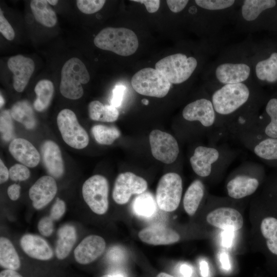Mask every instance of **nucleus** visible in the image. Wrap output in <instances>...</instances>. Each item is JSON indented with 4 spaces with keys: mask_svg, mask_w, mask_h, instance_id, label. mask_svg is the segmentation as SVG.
Here are the masks:
<instances>
[{
    "mask_svg": "<svg viewBox=\"0 0 277 277\" xmlns=\"http://www.w3.org/2000/svg\"><path fill=\"white\" fill-rule=\"evenodd\" d=\"M21 186L16 184H13L9 186L7 189V194L12 201L17 200L20 195Z\"/></svg>",
    "mask_w": 277,
    "mask_h": 277,
    "instance_id": "48",
    "label": "nucleus"
},
{
    "mask_svg": "<svg viewBox=\"0 0 277 277\" xmlns=\"http://www.w3.org/2000/svg\"><path fill=\"white\" fill-rule=\"evenodd\" d=\"M235 138L265 163L277 165V138L265 135L258 128L241 132Z\"/></svg>",
    "mask_w": 277,
    "mask_h": 277,
    "instance_id": "6",
    "label": "nucleus"
},
{
    "mask_svg": "<svg viewBox=\"0 0 277 277\" xmlns=\"http://www.w3.org/2000/svg\"><path fill=\"white\" fill-rule=\"evenodd\" d=\"M265 110L268 118L261 132L268 137L277 138V97L268 101Z\"/></svg>",
    "mask_w": 277,
    "mask_h": 277,
    "instance_id": "34",
    "label": "nucleus"
},
{
    "mask_svg": "<svg viewBox=\"0 0 277 277\" xmlns=\"http://www.w3.org/2000/svg\"><path fill=\"white\" fill-rule=\"evenodd\" d=\"M106 242L98 235H90L85 238L77 246L74 251V258L79 264L91 263L104 252Z\"/></svg>",
    "mask_w": 277,
    "mask_h": 277,
    "instance_id": "19",
    "label": "nucleus"
},
{
    "mask_svg": "<svg viewBox=\"0 0 277 277\" xmlns=\"http://www.w3.org/2000/svg\"><path fill=\"white\" fill-rule=\"evenodd\" d=\"M180 271L185 277H190L192 273L191 267L186 264L181 266Z\"/></svg>",
    "mask_w": 277,
    "mask_h": 277,
    "instance_id": "52",
    "label": "nucleus"
},
{
    "mask_svg": "<svg viewBox=\"0 0 277 277\" xmlns=\"http://www.w3.org/2000/svg\"><path fill=\"white\" fill-rule=\"evenodd\" d=\"M93 42L100 49L125 56L134 53L138 47L135 33L124 27L105 28L95 36Z\"/></svg>",
    "mask_w": 277,
    "mask_h": 277,
    "instance_id": "4",
    "label": "nucleus"
},
{
    "mask_svg": "<svg viewBox=\"0 0 277 277\" xmlns=\"http://www.w3.org/2000/svg\"><path fill=\"white\" fill-rule=\"evenodd\" d=\"M142 103L145 105H147L149 103V101L148 100L144 98L142 100Z\"/></svg>",
    "mask_w": 277,
    "mask_h": 277,
    "instance_id": "59",
    "label": "nucleus"
},
{
    "mask_svg": "<svg viewBox=\"0 0 277 277\" xmlns=\"http://www.w3.org/2000/svg\"><path fill=\"white\" fill-rule=\"evenodd\" d=\"M105 2V0H77L76 5L82 12L91 14L100 10Z\"/></svg>",
    "mask_w": 277,
    "mask_h": 277,
    "instance_id": "39",
    "label": "nucleus"
},
{
    "mask_svg": "<svg viewBox=\"0 0 277 277\" xmlns=\"http://www.w3.org/2000/svg\"><path fill=\"white\" fill-rule=\"evenodd\" d=\"M138 236L142 242L153 245L172 244L180 240L177 232L162 225L147 227L141 230Z\"/></svg>",
    "mask_w": 277,
    "mask_h": 277,
    "instance_id": "22",
    "label": "nucleus"
},
{
    "mask_svg": "<svg viewBox=\"0 0 277 277\" xmlns=\"http://www.w3.org/2000/svg\"><path fill=\"white\" fill-rule=\"evenodd\" d=\"M9 177V171L2 160H0V183L3 184L6 182Z\"/></svg>",
    "mask_w": 277,
    "mask_h": 277,
    "instance_id": "49",
    "label": "nucleus"
},
{
    "mask_svg": "<svg viewBox=\"0 0 277 277\" xmlns=\"http://www.w3.org/2000/svg\"><path fill=\"white\" fill-rule=\"evenodd\" d=\"M131 1L144 4L147 11L149 13L156 12L159 9L160 4L159 0H132Z\"/></svg>",
    "mask_w": 277,
    "mask_h": 277,
    "instance_id": "47",
    "label": "nucleus"
},
{
    "mask_svg": "<svg viewBox=\"0 0 277 277\" xmlns=\"http://www.w3.org/2000/svg\"><path fill=\"white\" fill-rule=\"evenodd\" d=\"M196 4L205 9L219 10L231 7L235 2L233 0H196Z\"/></svg>",
    "mask_w": 277,
    "mask_h": 277,
    "instance_id": "38",
    "label": "nucleus"
},
{
    "mask_svg": "<svg viewBox=\"0 0 277 277\" xmlns=\"http://www.w3.org/2000/svg\"><path fill=\"white\" fill-rule=\"evenodd\" d=\"M147 188V182L143 177L131 172L122 173L115 180L112 197L117 204L124 205L132 194L143 193Z\"/></svg>",
    "mask_w": 277,
    "mask_h": 277,
    "instance_id": "14",
    "label": "nucleus"
},
{
    "mask_svg": "<svg viewBox=\"0 0 277 277\" xmlns=\"http://www.w3.org/2000/svg\"><path fill=\"white\" fill-rule=\"evenodd\" d=\"M274 0H246L242 6V15L247 21L256 19L264 11L275 7Z\"/></svg>",
    "mask_w": 277,
    "mask_h": 277,
    "instance_id": "32",
    "label": "nucleus"
},
{
    "mask_svg": "<svg viewBox=\"0 0 277 277\" xmlns=\"http://www.w3.org/2000/svg\"><path fill=\"white\" fill-rule=\"evenodd\" d=\"M21 246L30 257L43 261L51 259L53 251L48 243L39 236L27 234L22 236Z\"/></svg>",
    "mask_w": 277,
    "mask_h": 277,
    "instance_id": "24",
    "label": "nucleus"
},
{
    "mask_svg": "<svg viewBox=\"0 0 277 277\" xmlns=\"http://www.w3.org/2000/svg\"><path fill=\"white\" fill-rule=\"evenodd\" d=\"M44 165L53 177L60 178L64 173V165L59 146L54 142L48 140L41 147Z\"/></svg>",
    "mask_w": 277,
    "mask_h": 277,
    "instance_id": "21",
    "label": "nucleus"
},
{
    "mask_svg": "<svg viewBox=\"0 0 277 277\" xmlns=\"http://www.w3.org/2000/svg\"><path fill=\"white\" fill-rule=\"evenodd\" d=\"M88 113L91 120L103 122H114L119 115L117 108L111 105H104L98 101H93L89 104Z\"/></svg>",
    "mask_w": 277,
    "mask_h": 277,
    "instance_id": "29",
    "label": "nucleus"
},
{
    "mask_svg": "<svg viewBox=\"0 0 277 277\" xmlns=\"http://www.w3.org/2000/svg\"><path fill=\"white\" fill-rule=\"evenodd\" d=\"M0 265L6 269L16 270L21 266L18 255L11 242L6 238H0Z\"/></svg>",
    "mask_w": 277,
    "mask_h": 277,
    "instance_id": "30",
    "label": "nucleus"
},
{
    "mask_svg": "<svg viewBox=\"0 0 277 277\" xmlns=\"http://www.w3.org/2000/svg\"><path fill=\"white\" fill-rule=\"evenodd\" d=\"M54 88L51 81L42 80L36 85L34 91L36 95L33 105L35 109L41 112L46 110L50 104Z\"/></svg>",
    "mask_w": 277,
    "mask_h": 277,
    "instance_id": "33",
    "label": "nucleus"
},
{
    "mask_svg": "<svg viewBox=\"0 0 277 277\" xmlns=\"http://www.w3.org/2000/svg\"><path fill=\"white\" fill-rule=\"evenodd\" d=\"M57 235L55 254L58 259L63 260L69 255L75 243L76 230L73 226L65 225L59 229Z\"/></svg>",
    "mask_w": 277,
    "mask_h": 277,
    "instance_id": "26",
    "label": "nucleus"
},
{
    "mask_svg": "<svg viewBox=\"0 0 277 277\" xmlns=\"http://www.w3.org/2000/svg\"><path fill=\"white\" fill-rule=\"evenodd\" d=\"M220 260L222 267L225 269L228 270L230 269V265L227 254L226 253H223L221 256Z\"/></svg>",
    "mask_w": 277,
    "mask_h": 277,
    "instance_id": "54",
    "label": "nucleus"
},
{
    "mask_svg": "<svg viewBox=\"0 0 277 277\" xmlns=\"http://www.w3.org/2000/svg\"><path fill=\"white\" fill-rule=\"evenodd\" d=\"M10 111L4 110L0 116V131L2 138L5 141H9L14 132V125Z\"/></svg>",
    "mask_w": 277,
    "mask_h": 277,
    "instance_id": "37",
    "label": "nucleus"
},
{
    "mask_svg": "<svg viewBox=\"0 0 277 277\" xmlns=\"http://www.w3.org/2000/svg\"><path fill=\"white\" fill-rule=\"evenodd\" d=\"M257 78L263 82L273 84L277 82V52H272L269 56L258 62L255 66Z\"/></svg>",
    "mask_w": 277,
    "mask_h": 277,
    "instance_id": "28",
    "label": "nucleus"
},
{
    "mask_svg": "<svg viewBox=\"0 0 277 277\" xmlns=\"http://www.w3.org/2000/svg\"><path fill=\"white\" fill-rule=\"evenodd\" d=\"M109 185L107 180L101 175H94L84 183L82 193L84 201L94 213L105 214L109 206Z\"/></svg>",
    "mask_w": 277,
    "mask_h": 277,
    "instance_id": "11",
    "label": "nucleus"
},
{
    "mask_svg": "<svg viewBox=\"0 0 277 277\" xmlns=\"http://www.w3.org/2000/svg\"><path fill=\"white\" fill-rule=\"evenodd\" d=\"M7 65L13 74L14 89L18 92L23 91L34 71L33 61L18 54L10 57L8 60Z\"/></svg>",
    "mask_w": 277,
    "mask_h": 277,
    "instance_id": "17",
    "label": "nucleus"
},
{
    "mask_svg": "<svg viewBox=\"0 0 277 277\" xmlns=\"http://www.w3.org/2000/svg\"><path fill=\"white\" fill-rule=\"evenodd\" d=\"M30 8L35 20L47 27H53L57 22V17L54 10L46 0H32Z\"/></svg>",
    "mask_w": 277,
    "mask_h": 277,
    "instance_id": "27",
    "label": "nucleus"
},
{
    "mask_svg": "<svg viewBox=\"0 0 277 277\" xmlns=\"http://www.w3.org/2000/svg\"><path fill=\"white\" fill-rule=\"evenodd\" d=\"M57 190L54 177L49 175L41 177L30 187L29 191L33 207L37 210L45 207L54 197Z\"/></svg>",
    "mask_w": 277,
    "mask_h": 277,
    "instance_id": "18",
    "label": "nucleus"
},
{
    "mask_svg": "<svg viewBox=\"0 0 277 277\" xmlns=\"http://www.w3.org/2000/svg\"><path fill=\"white\" fill-rule=\"evenodd\" d=\"M9 177L14 181H23L27 180L30 175L28 167L23 164H16L9 169Z\"/></svg>",
    "mask_w": 277,
    "mask_h": 277,
    "instance_id": "40",
    "label": "nucleus"
},
{
    "mask_svg": "<svg viewBox=\"0 0 277 277\" xmlns=\"http://www.w3.org/2000/svg\"><path fill=\"white\" fill-rule=\"evenodd\" d=\"M0 99H1V101H0V106H1V108H2V107L4 105V98L2 96V95L1 94V96H0Z\"/></svg>",
    "mask_w": 277,
    "mask_h": 277,
    "instance_id": "57",
    "label": "nucleus"
},
{
    "mask_svg": "<svg viewBox=\"0 0 277 277\" xmlns=\"http://www.w3.org/2000/svg\"><path fill=\"white\" fill-rule=\"evenodd\" d=\"M9 150L17 161L28 167L36 166L40 161V155L36 148L23 138L13 139L10 143Z\"/></svg>",
    "mask_w": 277,
    "mask_h": 277,
    "instance_id": "20",
    "label": "nucleus"
},
{
    "mask_svg": "<svg viewBox=\"0 0 277 277\" xmlns=\"http://www.w3.org/2000/svg\"><path fill=\"white\" fill-rule=\"evenodd\" d=\"M100 277H112V276L111 274H106V275H103Z\"/></svg>",
    "mask_w": 277,
    "mask_h": 277,
    "instance_id": "60",
    "label": "nucleus"
},
{
    "mask_svg": "<svg viewBox=\"0 0 277 277\" xmlns=\"http://www.w3.org/2000/svg\"><path fill=\"white\" fill-rule=\"evenodd\" d=\"M48 3L51 5H56L58 3V1L57 0H47Z\"/></svg>",
    "mask_w": 277,
    "mask_h": 277,
    "instance_id": "56",
    "label": "nucleus"
},
{
    "mask_svg": "<svg viewBox=\"0 0 277 277\" xmlns=\"http://www.w3.org/2000/svg\"><path fill=\"white\" fill-rule=\"evenodd\" d=\"M225 231L223 238V244L224 246H229L232 239L233 231L229 230Z\"/></svg>",
    "mask_w": 277,
    "mask_h": 277,
    "instance_id": "51",
    "label": "nucleus"
},
{
    "mask_svg": "<svg viewBox=\"0 0 277 277\" xmlns=\"http://www.w3.org/2000/svg\"><path fill=\"white\" fill-rule=\"evenodd\" d=\"M56 121L63 140L69 146L81 149L88 145V135L79 124L73 111L69 109H63L58 113Z\"/></svg>",
    "mask_w": 277,
    "mask_h": 277,
    "instance_id": "10",
    "label": "nucleus"
},
{
    "mask_svg": "<svg viewBox=\"0 0 277 277\" xmlns=\"http://www.w3.org/2000/svg\"><path fill=\"white\" fill-rule=\"evenodd\" d=\"M183 118L188 122H198L204 129L216 128V114L211 100L201 98L188 104L182 111Z\"/></svg>",
    "mask_w": 277,
    "mask_h": 277,
    "instance_id": "12",
    "label": "nucleus"
},
{
    "mask_svg": "<svg viewBox=\"0 0 277 277\" xmlns=\"http://www.w3.org/2000/svg\"><path fill=\"white\" fill-rule=\"evenodd\" d=\"M10 113L13 118L22 123L28 129H33L36 120L30 104L26 101L16 102L12 107Z\"/></svg>",
    "mask_w": 277,
    "mask_h": 277,
    "instance_id": "31",
    "label": "nucleus"
},
{
    "mask_svg": "<svg viewBox=\"0 0 277 277\" xmlns=\"http://www.w3.org/2000/svg\"><path fill=\"white\" fill-rule=\"evenodd\" d=\"M251 93L244 83L224 85L215 91L211 96L216 114V128L219 130L233 119L248 102Z\"/></svg>",
    "mask_w": 277,
    "mask_h": 277,
    "instance_id": "2",
    "label": "nucleus"
},
{
    "mask_svg": "<svg viewBox=\"0 0 277 277\" xmlns=\"http://www.w3.org/2000/svg\"><path fill=\"white\" fill-rule=\"evenodd\" d=\"M188 2L187 0H167L166 3L172 12L177 13L185 8Z\"/></svg>",
    "mask_w": 277,
    "mask_h": 277,
    "instance_id": "46",
    "label": "nucleus"
},
{
    "mask_svg": "<svg viewBox=\"0 0 277 277\" xmlns=\"http://www.w3.org/2000/svg\"><path fill=\"white\" fill-rule=\"evenodd\" d=\"M235 155L233 150L225 145H200L194 149L189 161L196 175L207 178L222 174Z\"/></svg>",
    "mask_w": 277,
    "mask_h": 277,
    "instance_id": "1",
    "label": "nucleus"
},
{
    "mask_svg": "<svg viewBox=\"0 0 277 277\" xmlns=\"http://www.w3.org/2000/svg\"><path fill=\"white\" fill-rule=\"evenodd\" d=\"M126 87L122 85H117L115 86L112 91V96L111 100V105L117 108L121 106Z\"/></svg>",
    "mask_w": 277,
    "mask_h": 277,
    "instance_id": "45",
    "label": "nucleus"
},
{
    "mask_svg": "<svg viewBox=\"0 0 277 277\" xmlns=\"http://www.w3.org/2000/svg\"><path fill=\"white\" fill-rule=\"evenodd\" d=\"M200 271L203 277H207L209 273V268L207 263L205 261L200 262Z\"/></svg>",
    "mask_w": 277,
    "mask_h": 277,
    "instance_id": "53",
    "label": "nucleus"
},
{
    "mask_svg": "<svg viewBox=\"0 0 277 277\" xmlns=\"http://www.w3.org/2000/svg\"><path fill=\"white\" fill-rule=\"evenodd\" d=\"M266 206L277 214V182L268 190Z\"/></svg>",
    "mask_w": 277,
    "mask_h": 277,
    "instance_id": "44",
    "label": "nucleus"
},
{
    "mask_svg": "<svg viewBox=\"0 0 277 277\" xmlns=\"http://www.w3.org/2000/svg\"><path fill=\"white\" fill-rule=\"evenodd\" d=\"M197 64L196 58L182 53L168 55L159 61L155 69L161 72L171 84H179L187 80Z\"/></svg>",
    "mask_w": 277,
    "mask_h": 277,
    "instance_id": "7",
    "label": "nucleus"
},
{
    "mask_svg": "<svg viewBox=\"0 0 277 277\" xmlns=\"http://www.w3.org/2000/svg\"><path fill=\"white\" fill-rule=\"evenodd\" d=\"M207 222L216 228L236 231L244 224L242 214L234 208L221 206L212 209L206 216Z\"/></svg>",
    "mask_w": 277,
    "mask_h": 277,
    "instance_id": "16",
    "label": "nucleus"
},
{
    "mask_svg": "<svg viewBox=\"0 0 277 277\" xmlns=\"http://www.w3.org/2000/svg\"><path fill=\"white\" fill-rule=\"evenodd\" d=\"M89 80L90 75L83 62L76 57L71 58L65 63L61 70L60 92L66 98L78 99L84 94L82 84Z\"/></svg>",
    "mask_w": 277,
    "mask_h": 277,
    "instance_id": "5",
    "label": "nucleus"
},
{
    "mask_svg": "<svg viewBox=\"0 0 277 277\" xmlns=\"http://www.w3.org/2000/svg\"><path fill=\"white\" fill-rule=\"evenodd\" d=\"M53 221L49 216L42 217L38 223L39 232L45 236L51 235L54 230Z\"/></svg>",
    "mask_w": 277,
    "mask_h": 277,
    "instance_id": "42",
    "label": "nucleus"
},
{
    "mask_svg": "<svg viewBox=\"0 0 277 277\" xmlns=\"http://www.w3.org/2000/svg\"><path fill=\"white\" fill-rule=\"evenodd\" d=\"M65 211V203L62 200L57 198L51 208L49 216L53 221H57L62 217Z\"/></svg>",
    "mask_w": 277,
    "mask_h": 277,
    "instance_id": "43",
    "label": "nucleus"
},
{
    "mask_svg": "<svg viewBox=\"0 0 277 277\" xmlns=\"http://www.w3.org/2000/svg\"><path fill=\"white\" fill-rule=\"evenodd\" d=\"M259 223L262 248L271 260L277 261V214L265 206Z\"/></svg>",
    "mask_w": 277,
    "mask_h": 277,
    "instance_id": "15",
    "label": "nucleus"
},
{
    "mask_svg": "<svg viewBox=\"0 0 277 277\" xmlns=\"http://www.w3.org/2000/svg\"><path fill=\"white\" fill-rule=\"evenodd\" d=\"M0 32L9 41L13 40L15 37L14 31L10 23L4 17L2 9L0 10Z\"/></svg>",
    "mask_w": 277,
    "mask_h": 277,
    "instance_id": "41",
    "label": "nucleus"
},
{
    "mask_svg": "<svg viewBox=\"0 0 277 277\" xmlns=\"http://www.w3.org/2000/svg\"><path fill=\"white\" fill-rule=\"evenodd\" d=\"M149 143L151 153L157 160L169 164L177 159L179 145L171 134L160 130H153L149 134Z\"/></svg>",
    "mask_w": 277,
    "mask_h": 277,
    "instance_id": "13",
    "label": "nucleus"
},
{
    "mask_svg": "<svg viewBox=\"0 0 277 277\" xmlns=\"http://www.w3.org/2000/svg\"><path fill=\"white\" fill-rule=\"evenodd\" d=\"M183 193V181L180 174L169 172L160 179L156 190V202L160 209L172 212L179 207Z\"/></svg>",
    "mask_w": 277,
    "mask_h": 277,
    "instance_id": "9",
    "label": "nucleus"
},
{
    "mask_svg": "<svg viewBox=\"0 0 277 277\" xmlns=\"http://www.w3.org/2000/svg\"><path fill=\"white\" fill-rule=\"evenodd\" d=\"M111 275L112 277H124V275L121 273H115Z\"/></svg>",
    "mask_w": 277,
    "mask_h": 277,
    "instance_id": "58",
    "label": "nucleus"
},
{
    "mask_svg": "<svg viewBox=\"0 0 277 277\" xmlns=\"http://www.w3.org/2000/svg\"><path fill=\"white\" fill-rule=\"evenodd\" d=\"M96 141L102 145H111L120 135L119 130L115 127H108L103 125H96L91 129Z\"/></svg>",
    "mask_w": 277,
    "mask_h": 277,
    "instance_id": "36",
    "label": "nucleus"
},
{
    "mask_svg": "<svg viewBox=\"0 0 277 277\" xmlns=\"http://www.w3.org/2000/svg\"><path fill=\"white\" fill-rule=\"evenodd\" d=\"M156 277H173V276L165 272H161L159 274H158Z\"/></svg>",
    "mask_w": 277,
    "mask_h": 277,
    "instance_id": "55",
    "label": "nucleus"
},
{
    "mask_svg": "<svg viewBox=\"0 0 277 277\" xmlns=\"http://www.w3.org/2000/svg\"><path fill=\"white\" fill-rule=\"evenodd\" d=\"M262 166L255 162H244L231 173L226 183L228 196L241 200L254 193L263 179Z\"/></svg>",
    "mask_w": 277,
    "mask_h": 277,
    "instance_id": "3",
    "label": "nucleus"
},
{
    "mask_svg": "<svg viewBox=\"0 0 277 277\" xmlns=\"http://www.w3.org/2000/svg\"><path fill=\"white\" fill-rule=\"evenodd\" d=\"M0 277H23L15 270L5 269L0 273Z\"/></svg>",
    "mask_w": 277,
    "mask_h": 277,
    "instance_id": "50",
    "label": "nucleus"
},
{
    "mask_svg": "<svg viewBox=\"0 0 277 277\" xmlns=\"http://www.w3.org/2000/svg\"><path fill=\"white\" fill-rule=\"evenodd\" d=\"M205 195V187L202 181L194 180L187 189L183 197V206L185 212L193 215L198 209Z\"/></svg>",
    "mask_w": 277,
    "mask_h": 277,
    "instance_id": "25",
    "label": "nucleus"
},
{
    "mask_svg": "<svg viewBox=\"0 0 277 277\" xmlns=\"http://www.w3.org/2000/svg\"><path fill=\"white\" fill-rule=\"evenodd\" d=\"M131 85L138 93L162 98L168 93L170 82L156 69L143 68L135 73L131 78Z\"/></svg>",
    "mask_w": 277,
    "mask_h": 277,
    "instance_id": "8",
    "label": "nucleus"
},
{
    "mask_svg": "<svg viewBox=\"0 0 277 277\" xmlns=\"http://www.w3.org/2000/svg\"><path fill=\"white\" fill-rule=\"evenodd\" d=\"M134 212L143 217H150L156 211V203L151 194L143 193L137 196L133 201Z\"/></svg>",
    "mask_w": 277,
    "mask_h": 277,
    "instance_id": "35",
    "label": "nucleus"
},
{
    "mask_svg": "<svg viewBox=\"0 0 277 277\" xmlns=\"http://www.w3.org/2000/svg\"><path fill=\"white\" fill-rule=\"evenodd\" d=\"M250 74V68L245 63H223L215 70L216 78L224 85L242 83Z\"/></svg>",
    "mask_w": 277,
    "mask_h": 277,
    "instance_id": "23",
    "label": "nucleus"
}]
</instances>
